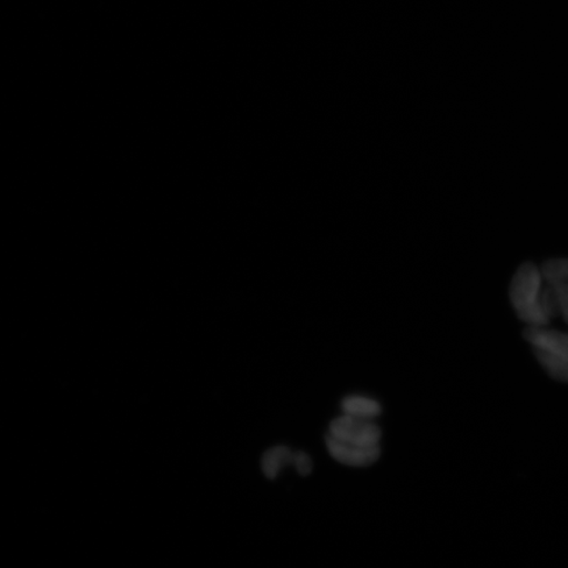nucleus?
<instances>
[{"label":"nucleus","instance_id":"1","mask_svg":"<svg viewBox=\"0 0 568 568\" xmlns=\"http://www.w3.org/2000/svg\"><path fill=\"white\" fill-rule=\"evenodd\" d=\"M545 281L541 267L527 262L518 267L509 286V301L518 318L538 308Z\"/></svg>","mask_w":568,"mask_h":568},{"label":"nucleus","instance_id":"2","mask_svg":"<svg viewBox=\"0 0 568 568\" xmlns=\"http://www.w3.org/2000/svg\"><path fill=\"white\" fill-rule=\"evenodd\" d=\"M328 435L347 444L376 446L381 443L382 429L374 420L341 415L329 424Z\"/></svg>","mask_w":568,"mask_h":568},{"label":"nucleus","instance_id":"3","mask_svg":"<svg viewBox=\"0 0 568 568\" xmlns=\"http://www.w3.org/2000/svg\"><path fill=\"white\" fill-rule=\"evenodd\" d=\"M326 447L333 459L338 464L349 467H368L375 464L381 458V445L376 446H361L353 445L326 435Z\"/></svg>","mask_w":568,"mask_h":568},{"label":"nucleus","instance_id":"4","mask_svg":"<svg viewBox=\"0 0 568 568\" xmlns=\"http://www.w3.org/2000/svg\"><path fill=\"white\" fill-rule=\"evenodd\" d=\"M532 351H542L557 355L560 359L568 362V333L545 328H527L524 332Z\"/></svg>","mask_w":568,"mask_h":568},{"label":"nucleus","instance_id":"5","mask_svg":"<svg viewBox=\"0 0 568 568\" xmlns=\"http://www.w3.org/2000/svg\"><path fill=\"white\" fill-rule=\"evenodd\" d=\"M343 415L366 418V420H375L382 414V406L378 400L366 395H349L341 402Z\"/></svg>","mask_w":568,"mask_h":568},{"label":"nucleus","instance_id":"6","mask_svg":"<svg viewBox=\"0 0 568 568\" xmlns=\"http://www.w3.org/2000/svg\"><path fill=\"white\" fill-rule=\"evenodd\" d=\"M294 464V452L287 446H275L268 449L262 457L261 467L267 479L278 477L283 468Z\"/></svg>","mask_w":568,"mask_h":568},{"label":"nucleus","instance_id":"7","mask_svg":"<svg viewBox=\"0 0 568 568\" xmlns=\"http://www.w3.org/2000/svg\"><path fill=\"white\" fill-rule=\"evenodd\" d=\"M538 364L541 365L546 374L554 381L568 383V362L560 359L557 355L542 351H535Z\"/></svg>","mask_w":568,"mask_h":568},{"label":"nucleus","instance_id":"8","mask_svg":"<svg viewBox=\"0 0 568 568\" xmlns=\"http://www.w3.org/2000/svg\"><path fill=\"white\" fill-rule=\"evenodd\" d=\"M539 267H541L545 283L568 284V258H552Z\"/></svg>","mask_w":568,"mask_h":568},{"label":"nucleus","instance_id":"9","mask_svg":"<svg viewBox=\"0 0 568 568\" xmlns=\"http://www.w3.org/2000/svg\"><path fill=\"white\" fill-rule=\"evenodd\" d=\"M556 295L558 316L568 325V284H550Z\"/></svg>","mask_w":568,"mask_h":568},{"label":"nucleus","instance_id":"10","mask_svg":"<svg viewBox=\"0 0 568 568\" xmlns=\"http://www.w3.org/2000/svg\"><path fill=\"white\" fill-rule=\"evenodd\" d=\"M293 466L296 468L297 473L302 475V477H307L311 474L312 468H314V464H312V459L307 453L296 452L294 453V464Z\"/></svg>","mask_w":568,"mask_h":568}]
</instances>
